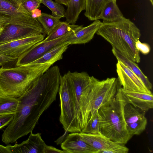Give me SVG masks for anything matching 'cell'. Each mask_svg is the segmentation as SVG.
<instances>
[{"label": "cell", "instance_id": "f546056e", "mask_svg": "<svg viewBox=\"0 0 153 153\" xmlns=\"http://www.w3.org/2000/svg\"><path fill=\"white\" fill-rule=\"evenodd\" d=\"M135 46L137 50L144 55L148 54L151 50L150 46L148 44L141 43L139 40L135 42Z\"/></svg>", "mask_w": 153, "mask_h": 153}, {"label": "cell", "instance_id": "74e56055", "mask_svg": "<svg viewBox=\"0 0 153 153\" xmlns=\"http://www.w3.org/2000/svg\"><path fill=\"white\" fill-rule=\"evenodd\" d=\"M149 0L151 2L152 5H153V0Z\"/></svg>", "mask_w": 153, "mask_h": 153}, {"label": "cell", "instance_id": "f35d334b", "mask_svg": "<svg viewBox=\"0 0 153 153\" xmlns=\"http://www.w3.org/2000/svg\"><path fill=\"white\" fill-rule=\"evenodd\" d=\"M19 0V1H23V0Z\"/></svg>", "mask_w": 153, "mask_h": 153}, {"label": "cell", "instance_id": "ac0fdd59", "mask_svg": "<svg viewBox=\"0 0 153 153\" xmlns=\"http://www.w3.org/2000/svg\"><path fill=\"white\" fill-rule=\"evenodd\" d=\"M69 45L64 42L55 46L38 59L23 66H35L48 63L53 64L56 61L62 59L63 54Z\"/></svg>", "mask_w": 153, "mask_h": 153}, {"label": "cell", "instance_id": "1f68e13d", "mask_svg": "<svg viewBox=\"0 0 153 153\" xmlns=\"http://www.w3.org/2000/svg\"><path fill=\"white\" fill-rule=\"evenodd\" d=\"M17 58L0 54V66H3L12 63L16 61Z\"/></svg>", "mask_w": 153, "mask_h": 153}, {"label": "cell", "instance_id": "9a60e30c", "mask_svg": "<svg viewBox=\"0 0 153 153\" xmlns=\"http://www.w3.org/2000/svg\"><path fill=\"white\" fill-rule=\"evenodd\" d=\"M28 139L19 144L9 145L11 153H45L46 145L41 134H33L32 132Z\"/></svg>", "mask_w": 153, "mask_h": 153}, {"label": "cell", "instance_id": "e0dca14e", "mask_svg": "<svg viewBox=\"0 0 153 153\" xmlns=\"http://www.w3.org/2000/svg\"><path fill=\"white\" fill-rule=\"evenodd\" d=\"M82 139L101 153L103 151L110 149L120 143L113 141L100 133L91 134L79 132Z\"/></svg>", "mask_w": 153, "mask_h": 153}, {"label": "cell", "instance_id": "603a6c76", "mask_svg": "<svg viewBox=\"0 0 153 153\" xmlns=\"http://www.w3.org/2000/svg\"><path fill=\"white\" fill-rule=\"evenodd\" d=\"M79 26L75 24H70L66 21L60 22L50 33L42 41L47 42L58 38L73 31Z\"/></svg>", "mask_w": 153, "mask_h": 153}, {"label": "cell", "instance_id": "3957f363", "mask_svg": "<svg viewBox=\"0 0 153 153\" xmlns=\"http://www.w3.org/2000/svg\"><path fill=\"white\" fill-rule=\"evenodd\" d=\"M96 33L125 56L136 63L140 62V52L135 44L141 36L140 30L129 19L102 22Z\"/></svg>", "mask_w": 153, "mask_h": 153}, {"label": "cell", "instance_id": "83f0119b", "mask_svg": "<svg viewBox=\"0 0 153 153\" xmlns=\"http://www.w3.org/2000/svg\"><path fill=\"white\" fill-rule=\"evenodd\" d=\"M21 1L24 8L30 13L33 10L39 7L41 0H24Z\"/></svg>", "mask_w": 153, "mask_h": 153}, {"label": "cell", "instance_id": "60d3db41", "mask_svg": "<svg viewBox=\"0 0 153 153\" xmlns=\"http://www.w3.org/2000/svg\"></svg>", "mask_w": 153, "mask_h": 153}, {"label": "cell", "instance_id": "7c38bea8", "mask_svg": "<svg viewBox=\"0 0 153 153\" xmlns=\"http://www.w3.org/2000/svg\"><path fill=\"white\" fill-rule=\"evenodd\" d=\"M118 88V80L116 78H107L101 80L92 104L90 119L102 105L115 97Z\"/></svg>", "mask_w": 153, "mask_h": 153}, {"label": "cell", "instance_id": "7a4b0ae2", "mask_svg": "<svg viewBox=\"0 0 153 153\" xmlns=\"http://www.w3.org/2000/svg\"><path fill=\"white\" fill-rule=\"evenodd\" d=\"M71 83L62 93V101L70 115L75 117L78 132L85 127L91 117L92 104L101 81L86 72L66 73Z\"/></svg>", "mask_w": 153, "mask_h": 153}, {"label": "cell", "instance_id": "484cf974", "mask_svg": "<svg viewBox=\"0 0 153 153\" xmlns=\"http://www.w3.org/2000/svg\"><path fill=\"white\" fill-rule=\"evenodd\" d=\"M43 4L51 11V15L60 19L65 17V10L63 6L61 4L52 0H41Z\"/></svg>", "mask_w": 153, "mask_h": 153}, {"label": "cell", "instance_id": "cb8c5ba5", "mask_svg": "<svg viewBox=\"0 0 153 153\" xmlns=\"http://www.w3.org/2000/svg\"><path fill=\"white\" fill-rule=\"evenodd\" d=\"M19 103L18 98L0 96V114H15Z\"/></svg>", "mask_w": 153, "mask_h": 153}, {"label": "cell", "instance_id": "4fadbf2b", "mask_svg": "<svg viewBox=\"0 0 153 153\" xmlns=\"http://www.w3.org/2000/svg\"><path fill=\"white\" fill-rule=\"evenodd\" d=\"M61 146L65 153H99L98 150L82 139L78 132H72L68 135Z\"/></svg>", "mask_w": 153, "mask_h": 153}, {"label": "cell", "instance_id": "9c48e42d", "mask_svg": "<svg viewBox=\"0 0 153 153\" xmlns=\"http://www.w3.org/2000/svg\"><path fill=\"white\" fill-rule=\"evenodd\" d=\"M146 112L129 103L125 105V121L127 130L132 136L139 135L145 129L147 123Z\"/></svg>", "mask_w": 153, "mask_h": 153}, {"label": "cell", "instance_id": "8d00e7d4", "mask_svg": "<svg viewBox=\"0 0 153 153\" xmlns=\"http://www.w3.org/2000/svg\"><path fill=\"white\" fill-rule=\"evenodd\" d=\"M8 23V21L5 19H0V30L2 29L4 25Z\"/></svg>", "mask_w": 153, "mask_h": 153}, {"label": "cell", "instance_id": "d6a6232c", "mask_svg": "<svg viewBox=\"0 0 153 153\" xmlns=\"http://www.w3.org/2000/svg\"><path fill=\"white\" fill-rule=\"evenodd\" d=\"M64 153L65 152L64 151L58 149L52 146L46 145L45 148V153Z\"/></svg>", "mask_w": 153, "mask_h": 153}, {"label": "cell", "instance_id": "7402d4cb", "mask_svg": "<svg viewBox=\"0 0 153 153\" xmlns=\"http://www.w3.org/2000/svg\"><path fill=\"white\" fill-rule=\"evenodd\" d=\"M111 1L116 2V0H86L85 16L91 21L100 19L104 7Z\"/></svg>", "mask_w": 153, "mask_h": 153}, {"label": "cell", "instance_id": "ffe728a7", "mask_svg": "<svg viewBox=\"0 0 153 153\" xmlns=\"http://www.w3.org/2000/svg\"><path fill=\"white\" fill-rule=\"evenodd\" d=\"M125 18L116 2L111 1L107 3L104 7L99 19H102L104 22H113L121 20Z\"/></svg>", "mask_w": 153, "mask_h": 153}, {"label": "cell", "instance_id": "d4e9b609", "mask_svg": "<svg viewBox=\"0 0 153 153\" xmlns=\"http://www.w3.org/2000/svg\"><path fill=\"white\" fill-rule=\"evenodd\" d=\"M37 19L42 26L47 36L61 22L59 18L44 13Z\"/></svg>", "mask_w": 153, "mask_h": 153}, {"label": "cell", "instance_id": "5bb4252c", "mask_svg": "<svg viewBox=\"0 0 153 153\" xmlns=\"http://www.w3.org/2000/svg\"><path fill=\"white\" fill-rule=\"evenodd\" d=\"M102 23L97 20L85 27L79 25L73 31L65 42L69 45L84 44L89 42L93 38Z\"/></svg>", "mask_w": 153, "mask_h": 153}, {"label": "cell", "instance_id": "277c9868", "mask_svg": "<svg viewBox=\"0 0 153 153\" xmlns=\"http://www.w3.org/2000/svg\"><path fill=\"white\" fill-rule=\"evenodd\" d=\"M127 103L121 88L118 87L115 97L97 110L100 133L113 141L124 145L132 137L127 130L124 118V109Z\"/></svg>", "mask_w": 153, "mask_h": 153}, {"label": "cell", "instance_id": "d6986e66", "mask_svg": "<svg viewBox=\"0 0 153 153\" xmlns=\"http://www.w3.org/2000/svg\"><path fill=\"white\" fill-rule=\"evenodd\" d=\"M111 51L117 60L123 63L139 78L149 89L150 90H152V84L148 78L142 71L136 62L125 56L114 48H112Z\"/></svg>", "mask_w": 153, "mask_h": 153}, {"label": "cell", "instance_id": "f1b7e54d", "mask_svg": "<svg viewBox=\"0 0 153 153\" xmlns=\"http://www.w3.org/2000/svg\"><path fill=\"white\" fill-rule=\"evenodd\" d=\"M129 150L124 144H120L110 149L103 151L101 153H127Z\"/></svg>", "mask_w": 153, "mask_h": 153}, {"label": "cell", "instance_id": "ba28073f", "mask_svg": "<svg viewBox=\"0 0 153 153\" xmlns=\"http://www.w3.org/2000/svg\"><path fill=\"white\" fill-rule=\"evenodd\" d=\"M73 31L56 39L36 43L18 57L15 66L27 65L39 58L55 46L65 42Z\"/></svg>", "mask_w": 153, "mask_h": 153}, {"label": "cell", "instance_id": "4dcf8cb0", "mask_svg": "<svg viewBox=\"0 0 153 153\" xmlns=\"http://www.w3.org/2000/svg\"><path fill=\"white\" fill-rule=\"evenodd\" d=\"M14 114H0V129L8 125L13 120Z\"/></svg>", "mask_w": 153, "mask_h": 153}, {"label": "cell", "instance_id": "4316f807", "mask_svg": "<svg viewBox=\"0 0 153 153\" xmlns=\"http://www.w3.org/2000/svg\"><path fill=\"white\" fill-rule=\"evenodd\" d=\"M81 132L91 134L100 133V120L97 111L89 120Z\"/></svg>", "mask_w": 153, "mask_h": 153}, {"label": "cell", "instance_id": "2e32d148", "mask_svg": "<svg viewBox=\"0 0 153 153\" xmlns=\"http://www.w3.org/2000/svg\"><path fill=\"white\" fill-rule=\"evenodd\" d=\"M128 103L146 112L153 108V95L149 94L124 90L121 88Z\"/></svg>", "mask_w": 153, "mask_h": 153}, {"label": "cell", "instance_id": "6da1fadb", "mask_svg": "<svg viewBox=\"0 0 153 153\" xmlns=\"http://www.w3.org/2000/svg\"><path fill=\"white\" fill-rule=\"evenodd\" d=\"M61 76L59 69L53 66L18 98L16 111L2 135L4 143L15 142L32 131L41 116L56 100Z\"/></svg>", "mask_w": 153, "mask_h": 153}, {"label": "cell", "instance_id": "52a82bcc", "mask_svg": "<svg viewBox=\"0 0 153 153\" xmlns=\"http://www.w3.org/2000/svg\"><path fill=\"white\" fill-rule=\"evenodd\" d=\"M41 34L46 35L42 26H31L6 23L0 32V44Z\"/></svg>", "mask_w": 153, "mask_h": 153}, {"label": "cell", "instance_id": "e575fe53", "mask_svg": "<svg viewBox=\"0 0 153 153\" xmlns=\"http://www.w3.org/2000/svg\"><path fill=\"white\" fill-rule=\"evenodd\" d=\"M0 153H11L9 145L5 146L0 144Z\"/></svg>", "mask_w": 153, "mask_h": 153}, {"label": "cell", "instance_id": "44dd1931", "mask_svg": "<svg viewBox=\"0 0 153 153\" xmlns=\"http://www.w3.org/2000/svg\"><path fill=\"white\" fill-rule=\"evenodd\" d=\"M86 0H69L65 11L66 21L70 24H75L81 12L86 8Z\"/></svg>", "mask_w": 153, "mask_h": 153}, {"label": "cell", "instance_id": "836d02e7", "mask_svg": "<svg viewBox=\"0 0 153 153\" xmlns=\"http://www.w3.org/2000/svg\"><path fill=\"white\" fill-rule=\"evenodd\" d=\"M41 10L38 8L32 11L30 13L32 17L34 19H36L40 16L42 14Z\"/></svg>", "mask_w": 153, "mask_h": 153}, {"label": "cell", "instance_id": "5b68a950", "mask_svg": "<svg viewBox=\"0 0 153 153\" xmlns=\"http://www.w3.org/2000/svg\"><path fill=\"white\" fill-rule=\"evenodd\" d=\"M51 63L35 66L0 68V95L18 98L46 72Z\"/></svg>", "mask_w": 153, "mask_h": 153}, {"label": "cell", "instance_id": "30bf717a", "mask_svg": "<svg viewBox=\"0 0 153 153\" xmlns=\"http://www.w3.org/2000/svg\"><path fill=\"white\" fill-rule=\"evenodd\" d=\"M116 71L118 79L124 90L151 94V91L145 86L141 79L123 63L117 60Z\"/></svg>", "mask_w": 153, "mask_h": 153}, {"label": "cell", "instance_id": "8fae6325", "mask_svg": "<svg viewBox=\"0 0 153 153\" xmlns=\"http://www.w3.org/2000/svg\"><path fill=\"white\" fill-rule=\"evenodd\" d=\"M45 36L41 34L0 44V54L18 58L34 45L42 41Z\"/></svg>", "mask_w": 153, "mask_h": 153}, {"label": "cell", "instance_id": "ab89813d", "mask_svg": "<svg viewBox=\"0 0 153 153\" xmlns=\"http://www.w3.org/2000/svg\"><path fill=\"white\" fill-rule=\"evenodd\" d=\"M1 30H0V32H1Z\"/></svg>", "mask_w": 153, "mask_h": 153}, {"label": "cell", "instance_id": "8992f818", "mask_svg": "<svg viewBox=\"0 0 153 153\" xmlns=\"http://www.w3.org/2000/svg\"><path fill=\"white\" fill-rule=\"evenodd\" d=\"M4 19L7 23L31 26H42L36 19L23 7L18 0H0V19Z\"/></svg>", "mask_w": 153, "mask_h": 153}, {"label": "cell", "instance_id": "d590c367", "mask_svg": "<svg viewBox=\"0 0 153 153\" xmlns=\"http://www.w3.org/2000/svg\"><path fill=\"white\" fill-rule=\"evenodd\" d=\"M55 1L58 3L63 4L67 6L69 0H55Z\"/></svg>", "mask_w": 153, "mask_h": 153}]
</instances>
